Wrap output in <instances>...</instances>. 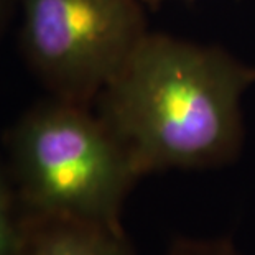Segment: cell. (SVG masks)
<instances>
[{
	"mask_svg": "<svg viewBox=\"0 0 255 255\" xmlns=\"http://www.w3.org/2000/svg\"><path fill=\"white\" fill-rule=\"evenodd\" d=\"M252 84L255 66L229 51L148 31L94 104L142 178L209 170L241 155Z\"/></svg>",
	"mask_w": 255,
	"mask_h": 255,
	"instance_id": "obj_1",
	"label": "cell"
},
{
	"mask_svg": "<svg viewBox=\"0 0 255 255\" xmlns=\"http://www.w3.org/2000/svg\"><path fill=\"white\" fill-rule=\"evenodd\" d=\"M5 145L23 214L122 227L124 203L142 176L92 106L50 96L15 122Z\"/></svg>",
	"mask_w": 255,
	"mask_h": 255,
	"instance_id": "obj_2",
	"label": "cell"
},
{
	"mask_svg": "<svg viewBox=\"0 0 255 255\" xmlns=\"http://www.w3.org/2000/svg\"><path fill=\"white\" fill-rule=\"evenodd\" d=\"M142 0H21L20 48L58 99L92 106L148 33Z\"/></svg>",
	"mask_w": 255,
	"mask_h": 255,
	"instance_id": "obj_3",
	"label": "cell"
},
{
	"mask_svg": "<svg viewBox=\"0 0 255 255\" xmlns=\"http://www.w3.org/2000/svg\"><path fill=\"white\" fill-rule=\"evenodd\" d=\"M20 255H133L124 227L23 214Z\"/></svg>",
	"mask_w": 255,
	"mask_h": 255,
	"instance_id": "obj_4",
	"label": "cell"
},
{
	"mask_svg": "<svg viewBox=\"0 0 255 255\" xmlns=\"http://www.w3.org/2000/svg\"><path fill=\"white\" fill-rule=\"evenodd\" d=\"M23 213L7 166L0 163V255H20Z\"/></svg>",
	"mask_w": 255,
	"mask_h": 255,
	"instance_id": "obj_5",
	"label": "cell"
},
{
	"mask_svg": "<svg viewBox=\"0 0 255 255\" xmlns=\"http://www.w3.org/2000/svg\"><path fill=\"white\" fill-rule=\"evenodd\" d=\"M168 255H239L229 239L178 237L173 241Z\"/></svg>",
	"mask_w": 255,
	"mask_h": 255,
	"instance_id": "obj_6",
	"label": "cell"
},
{
	"mask_svg": "<svg viewBox=\"0 0 255 255\" xmlns=\"http://www.w3.org/2000/svg\"><path fill=\"white\" fill-rule=\"evenodd\" d=\"M10 5H12V0H0V30H2L3 23L7 21V17L10 13Z\"/></svg>",
	"mask_w": 255,
	"mask_h": 255,
	"instance_id": "obj_7",
	"label": "cell"
},
{
	"mask_svg": "<svg viewBox=\"0 0 255 255\" xmlns=\"http://www.w3.org/2000/svg\"><path fill=\"white\" fill-rule=\"evenodd\" d=\"M142 2H143L148 8H158V7H161L163 3L170 2V0H142ZM183 2H194V0H183Z\"/></svg>",
	"mask_w": 255,
	"mask_h": 255,
	"instance_id": "obj_8",
	"label": "cell"
}]
</instances>
